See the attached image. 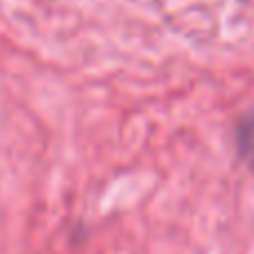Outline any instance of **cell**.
<instances>
[{"label": "cell", "instance_id": "6da1fadb", "mask_svg": "<svg viewBox=\"0 0 254 254\" xmlns=\"http://www.w3.org/2000/svg\"><path fill=\"white\" fill-rule=\"evenodd\" d=\"M236 142H239V151H241V155H243L245 164L250 167V171H252V176H254V113L248 115L239 124Z\"/></svg>", "mask_w": 254, "mask_h": 254}]
</instances>
